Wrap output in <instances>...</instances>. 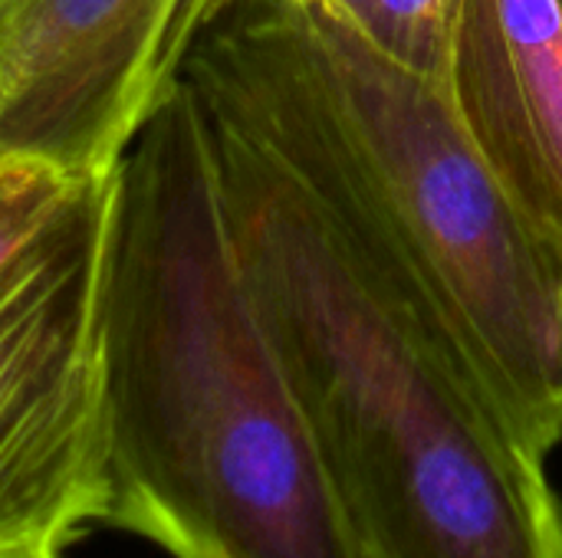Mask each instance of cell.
<instances>
[{
  "instance_id": "6da1fadb",
  "label": "cell",
  "mask_w": 562,
  "mask_h": 558,
  "mask_svg": "<svg viewBox=\"0 0 562 558\" xmlns=\"http://www.w3.org/2000/svg\"><path fill=\"white\" fill-rule=\"evenodd\" d=\"M105 526L171 558H372L247 276L184 82L119 168Z\"/></svg>"
},
{
  "instance_id": "7a4b0ae2",
  "label": "cell",
  "mask_w": 562,
  "mask_h": 558,
  "mask_svg": "<svg viewBox=\"0 0 562 558\" xmlns=\"http://www.w3.org/2000/svg\"><path fill=\"white\" fill-rule=\"evenodd\" d=\"M198 105L257 303L372 558H562L547 454L372 243Z\"/></svg>"
},
{
  "instance_id": "3957f363",
  "label": "cell",
  "mask_w": 562,
  "mask_h": 558,
  "mask_svg": "<svg viewBox=\"0 0 562 558\" xmlns=\"http://www.w3.org/2000/svg\"><path fill=\"white\" fill-rule=\"evenodd\" d=\"M181 76L382 253L540 454L562 447L560 260L428 79L296 0H234Z\"/></svg>"
},
{
  "instance_id": "277c9868",
  "label": "cell",
  "mask_w": 562,
  "mask_h": 558,
  "mask_svg": "<svg viewBox=\"0 0 562 558\" xmlns=\"http://www.w3.org/2000/svg\"><path fill=\"white\" fill-rule=\"evenodd\" d=\"M119 168L89 181L0 273V558H59L105 526V289Z\"/></svg>"
},
{
  "instance_id": "5b68a950",
  "label": "cell",
  "mask_w": 562,
  "mask_h": 558,
  "mask_svg": "<svg viewBox=\"0 0 562 558\" xmlns=\"http://www.w3.org/2000/svg\"><path fill=\"white\" fill-rule=\"evenodd\" d=\"M217 0H0V168L99 181L175 92Z\"/></svg>"
},
{
  "instance_id": "8992f818",
  "label": "cell",
  "mask_w": 562,
  "mask_h": 558,
  "mask_svg": "<svg viewBox=\"0 0 562 558\" xmlns=\"http://www.w3.org/2000/svg\"><path fill=\"white\" fill-rule=\"evenodd\" d=\"M448 102L504 194L562 266L560 0H461Z\"/></svg>"
},
{
  "instance_id": "52a82bcc",
  "label": "cell",
  "mask_w": 562,
  "mask_h": 558,
  "mask_svg": "<svg viewBox=\"0 0 562 558\" xmlns=\"http://www.w3.org/2000/svg\"><path fill=\"white\" fill-rule=\"evenodd\" d=\"M346 23L392 62L428 79L448 99L451 26L461 0H296Z\"/></svg>"
},
{
  "instance_id": "ba28073f",
  "label": "cell",
  "mask_w": 562,
  "mask_h": 558,
  "mask_svg": "<svg viewBox=\"0 0 562 558\" xmlns=\"http://www.w3.org/2000/svg\"><path fill=\"white\" fill-rule=\"evenodd\" d=\"M86 184L43 164L0 168V273L63 220Z\"/></svg>"
},
{
  "instance_id": "9c48e42d",
  "label": "cell",
  "mask_w": 562,
  "mask_h": 558,
  "mask_svg": "<svg viewBox=\"0 0 562 558\" xmlns=\"http://www.w3.org/2000/svg\"><path fill=\"white\" fill-rule=\"evenodd\" d=\"M231 3H234V0H217V3H214V16H217V13H224Z\"/></svg>"
},
{
  "instance_id": "30bf717a",
  "label": "cell",
  "mask_w": 562,
  "mask_h": 558,
  "mask_svg": "<svg viewBox=\"0 0 562 558\" xmlns=\"http://www.w3.org/2000/svg\"><path fill=\"white\" fill-rule=\"evenodd\" d=\"M560 309H562V293H560Z\"/></svg>"
},
{
  "instance_id": "8fae6325",
  "label": "cell",
  "mask_w": 562,
  "mask_h": 558,
  "mask_svg": "<svg viewBox=\"0 0 562 558\" xmlns=\"http://www.w3.org/2000/svg\"><path fill=\"white\" fill-rule=\"evenodd\" d=\"M560 3H562V0H560Z\"/></svg>"
}]
</instances>
